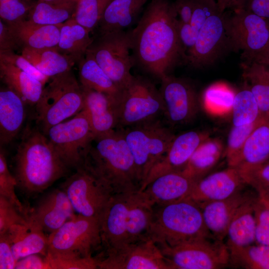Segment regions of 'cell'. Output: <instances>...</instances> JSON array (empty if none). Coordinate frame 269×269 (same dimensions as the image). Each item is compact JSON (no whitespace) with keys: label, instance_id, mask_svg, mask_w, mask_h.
<instances>
[{"label":"cell","instance_id":"cell-37","mask_svg":"<svg viewBox=\"0 0 269 269\" xmlns=\"http://www.w3.org/2000/svg\"><path fill=\"white\" fill-rule=\"evenodd\" d=\"M236 93L228 84L216 82L204 90L200 102L208 114L222 117L232 113Z\"/></svg>","mask_w":269,"mask_h":269},{"label":"cell","instance_id":"cell-24","mask_svg":"<svg viewBox=\"0 0 269 269\" xmlns=\"http://www.w3.org/2000/svg\"><path fill=\"white\" fill-rule=\"evenodd\" d=\"M61 24H42L27 19L7 25L17 46L41 49L57 47Z\"/></svg>","mask_w":269,"mask_h":269},{"label":"cell","instance_id":"cell-25","mask_svg":"<svg viewBox=\"0 0 269 269\" xmlns=\"http://www.w3.org/2000/svg\"><path fill=\"white\" fill-rule=\"evenodd\" d=\"M25 104L22 99L11 90L7 87L0 89V146L10 143L19 132L25 118Z\"/></svg>","mask_w":269,"mask_h":269},{"label":"cell","instance_id":"cell-12","mask_svg":"<svg viewBox=\"0 0 269 269\" xmlns=\"http://www.w3.org/2000/svg\"><path fill=\"white\" fill-rule=\"evenodd\" d=\"M45 135L67 167L75 169L84 162L90 143L95 137L85 109L72 119L51 127Z\"/></svg>","mask_w":269,"mask_h":269},{"label":"cell","instance_id":"cell-54","mask_svg":"<svg viewBox=\"0 0 269 269\" xmlns=\"http://www.w3.org/2000/svg\"><path fill=\"white\" fill-rule=\"evenodd\" d=\"M246 0H217L220 8L224 11L227 8H242Z\"/></svg>","mask_w":269,"mask_h":269},{"label":"cell","instance_id":"cell-7","mask_svg":"<svg viewBox=\"0 0 269 269\" xmlns=\"http://www.w3.org/2000/svg\"><path fill=\"white\" fill-rule=\"evenodd\" d=\"M225 14V25L230 44L242 52L245 62L269 65V20L244 8Z\"/></svg>","mask_w":269,"mask_h":269},{"label":"cell","instance_id":"cell-6","mask_svg":"<svg viewBox=\"0 0 269 269\" xmlns=\"http://www.w3.org/2000/svg\"><path fill=\"white\" fill-rule=\"evenodd\" d=\"M35 107L36 118L45 134L51 127L81 112L84 107V95L73 72L50 77Z\"/></svg>","mask_w":269,"mask_h":269},{"label":"cell","instance_id":"cell-21","mask_svg":"<svg viewBox=\"0 0 269 269\" xmlns=\"http://www.w3.org/2000/svg\"><path fill=\"white\" fill-rule=\"evenodd\" d=\"M197 181L182 171H172L158 176L141 192L153 206L164 204L188 198Z\"/></svg>","mask_w":269,"mask_h":269},{"label":"cell","instance_id":"cell-33","mask_svg":"<svg viewBox=\"0 0 269 269\" xmlns=\"http://www.w3.org/2000/svg\"><path fill=\"white\" fill-rule=\"evenodd\" d=\"M21 55L44 75L51 77L71 70L75 63L57 47L35 49L24 47Z\"/></svg>","mask_w":269,"mask_h":269},{"label":"cell","instance_id":"cell-28","mask_svg":"<svg viewBox=\"0 0 269 269\" xmlns=\"http://www.w3.org/2000/svg\"><path fill=\"white\" fill-rule=\"evenodd\" d=\"M269 160V118L251 134L241 150L228 166H253Z\"/></svg>","mask_w":269,"mask_h":269},{"label":"cell","instance_id":"cell-16","mask_svg":"<svg viewBox=\"0 0 269 269\" xmlns=\"http://www.w3.org/2000/svg\"><path fill=\"white\" fill-rule=\"evenodd\" d=\"M230 44L225 25L224 11L219 5L200 29L194 46L186 54L185 62L193 67L214 63Z\"/></svg>","mask_w":269,"mask_h":269},{"label":"cell","instance_id":"cell-15","mask_svg":"<svg viewBox=\"0 0 269 269\" xmlns=\"http://www.w3.org/2000/svg\"><path fill=\"white\" fill-rule=\"evenodd\" d=\"M96 258L98 269H170L160 248L148 236Z\"/></svg>","mask_w":269,"mask_h":269},{"label":"cell","instance_id":"cell-2","mask_svg":"<svg viewBox=\"0 0 269 269\" xmlns=\"http://www.w3.org/2000/svg\"><path fill=\"white\" fill-rule=\"evenodd\" d=\"M153 208L140 191L114 194L99 218L104 252L147 236Z\"/></svg>","mask_w":269,"mask_h":269},{"label":"cell","instance_id":"cell-34","mask_svg":"<svg viewBox=\"0 0 269 269\" xmlns=\"http://www.w3.org/2000/svg\"><path fill=\"white\" fill-rule=\"evenodd\" d=\"M242 66L245 86L254 95L261 116L269 118V65L244 62Z\"/></svg>","mask_w":269,"mask_h":269},{"label":"cell","instance_id":"cell-53","mask_svg":"<svg viewBox=\"0 0 269 269\" xmlns=\"http://www.w3.org/2000/svg\"><path fill=\"white\" fill-rule=\"evenodd\" d=\"M194 0H175L173 5L179 20L189 23L192 14Z\"/></svg>","mask_w":269,"mask_h":269},{"label":"cell","instance_id":"cell-45","mask_svg":"<svg viewBox=\"0 0 269 269\" xmlns=\"http://www.w3.org/2000/svg\"><path fill=\"white\" fill-rule=\"evenodd\" d=\"M17 182L8 168L5 153L0 146V195H1L14 204L19 211L25 217L27 214L24 207L18 198L15 188Z\"/></svg>","mask_w":269,"mask_h":269},{"label":"cell","instance_id":"cell-36","mask_svg":"<svg viewBox=\"0 0 269 269\" xmlns=\"http://www.w3.org/2000/svg\"><path fill=\"white\" fill-rule=\"evenodd\" d=\"M78 1L38 0L31 8L27 19L42 24H61L73 17Z\"/></svg>","mask_w":269,"mask_h":269},{"label":"cell","instance_id":"cell-10","mask_svg":"<svg viewBox=\"0 0 269 269\" xmlns=\"http://www.w3.org/2000/svg\"><path fill=\"white\" fill-rule=\"evenodd\" d=\"M60 188L76 214L98 219L114 195L109 186L84 162Z\"/></svg>","mask_w":269,"mask_h":269},{"label":"cell","instance_id":"cell-27","mask_svg":"<svg viewBox=\"0 0 269 269\" xmlns=\"http://www.w3.org/2000/svg\"><path fill=\"white\" fill-rule=\"evenodd\" d=\"M148 0H111L99 22V32L125 30L136 21Z\"/></svg>","mask_w":269,"mask_h":269},{"label":"cell","instance_id":"cell-8","mask_svg":"<svg viewBox=\"0 0 269 269\" xmlns=\"http://www.w3.org/2000/svg\"><path fill=\"white\" fill-rule=\"evenodd\" d=\"M122 131L141 187L152 168L166 153L175 135L155 119Z\"/></svg>","mask_w":269,"mask_h":269},{"label":"cell","instance_id":"cell-52","mask_svg":"<svg viewBox=\"0 0 269 269\" xmlns=\"http://www.w3.org/2000/svg\"><path fill=\"white\" fill-rule=\"evenodd\" d=\"M17 47L8 26L0 20V51H13Z\"/></svg>","mask_w":269,"mask_h":269},{"label":"cell","instance_id":"cell-55","mask_svg":"<svg viewBox=\"0 0 269 269\" xmlns=\"http://www.w3.org/2000/svg\"><path fill=\"white\" fill-rule=\"evenodd\" d=\"M45 1H56V0H43Z\"/></svg>","mask_w":269,"mask_h":269},{"label":"cell","instance_id":"cell-29","mask_svg":"<svg viewBox=\"0 0 269 269\" xmlns=\"http://www.w3.org/2000/svg\"><path fill=\"white\" fill-rule=\"evenodd\" d=\"M258 193L254 194L238 208L228 228V248L242 247L255 243L254 204Z\"/></svg>","mask_w":269,"mask_h":269},{"label":"cell","instance_id":"cell-35","mask_svg":"<svg viewBox=\"0 0 269 269\" xmlns=\"http://www.w3.org/2000/svg\"><path fill=\"white\" fill-rule=\"evenodd\" d=\"M224 150L220 139L209 137L195 150L182 171L197 180L201 179L216 165Z\"/></svg>","mask_w":269,"mask_h":269},{"label":"cell","instance_id":"cell-44","mask_svg":"<svg viewBox=\"0 0 269 269\" xmlns=\"http://www.w3.org/2000/svg\"><path fill=\"white\" fill-rule=\"evenodd\" d=\"M255 243L269 245V199L258 193L254 204Z\"/></svg>","mask_w":269,"mask_h":269},{"label":"cell","instance_id":"cell-47","mask_svg":"<svg viewBox=\"0 0 269 269\" xmlns=\"http://www.w3.org/2000/svg\"><path fill=\"white\" fill-rule=\"evenodd\" d=\"M26 223V217L16 206L7 198L0 195V235L5 233L13 225Z\"/></svg>","mask_w":269,"mask_h":269},{"label":"cell","instance_id":"cell-20","mask_svg":"<svg viewBox=\"0 0 269 269\" xmlns=\"http://www.w3.org/2000/svg\"><path fill=\"white\" fill-rule=\"evenodd\" d=\"M246 184L238 168L228 166L198 180L188 198L200 205L228 198Z\"/></svg>","mask_w":269,"mask_h":269},{"label":"cell","instance_id":"cell-32","mask_svg":"<svg viewBox=\"0 0 269 269\" xmlns=\"http://www.w3.org/2000/svg\"><path fill=\"white\" fill-rule=\"evenodd\" d=\"M81 86L106 94L118 102L122 90L109 77L92 55L87 52L78 63Z\"/></svg>","mask_w":269,"mask_h":269},{"label":"cell","instance_id":"cell-26","mask_svg":"<svg viewBox=\"0 0 269 269\" xmlns=\"http://www.w3.org/2000/svg\"><path fill=\"white\" fill-rule=\"evenodd\" d=\"M6 233L16 261L34 254L46 255L48 236L37 227L27 221L26 224L11 226Z\"/></svg>","mask_w":269,"mask_h":269},{"label":"cell","instance_id":"cell-18","mask_svg":"<svg viewBox=\"0 0 269 269\" xmlns=\"http://www.w3.org/2000/svg\"><path fill=\"white\" fill-rule=\"evenodd\" d=\"M76 215L66 194L59 188L41 197L28 211L26 218L28 223L49 235Z\"/></svg>","mask_w":269,"mask_h":269},{"label":"cell","instance_id":"cell-42","mask_svg":"<svg viewBox=\"0 0 269 269\" xmlns=\"http://www.w3.org/2000/svg\"><path fill=\"white\" fill-rule=\"evenodd\" d=\"M246 184L269 199V160L256 166L237 168Z\"/></svg>","mask_w":269,"mask_h":269},{"label":"cell","instance_id":"cell-31","mask_svg":"<svg viewBox=\"0 0 269 269\" xmlns=\"http://www.w3.org/2000/svg\"><path fill=\"white\" fill-rule=\"evenodd\" d=\"M90 33L73 18L69 19L61 24L58 50L78 63L93 40Z\"/></svg>","mask_w":269,"mask_h":269},{"label":"cell","instance_id":"cell-22","mask_svg":"<svg viewBox=\"0 0 269 269\" xmlns=\"http://www.w3.org/2000/svg\"><path fill=\"white\" fill-rule=\"evenodd\" d=\"M253 194L241 190L226 199L199 205L206 226L214 239L223 241L236 211Z\"/></svg>","mask_w":269,"mask_h":269},{"label":"cell","instance_id":"cell-41","mask_svg":"<svg viewBox=\"0 0 269 269\" xmlns=\"http://www.w3.org/2000/svg\"><path fill=\"white\" fill-rule=\"evenodd\" d=\"M50 269H98L96 258L85 257L74 253L47 251L46 255Z\"/></svg>","mask_w":269,"mask_h":269},{"label":"cell","instance_id":"cell-56","mask_svg":"<svg viewBox=\"0 0 269 269\" xmlns=\"http://www.w3.org/2000/svg\"><path fill=\"white\" fill-rule=\"evenodd\" d=\"M109 0L110 1L111 0Z\"/></svg>","mask_w":269,"mask_h":269},{"label":"cell","instance_id":"cell-5","mask_svg":"<svg viewBox=\"0 0 269 269\" xmlns=\"http://www.w3.org/2000/svg\"><path fill=\"white\" fill-rule=\"evenodd\" d=\"M147 236L160 248L213 239L199 206L189 198L154 205Z\"/></svg>","mask_w":269,"mask_h":269},{"label":"cell","instance_id":"cell-39","mask_svg":"<svg viewBox=\"0 0 269 269\" xmlns=\"http://www.w3.org/2000/svg\"><path fill=\"white\" fill-rule=\"evenodd\" d=\"M232 115L233 126L251 124L263 118L254 95L247 87L236 93Z\"/></svg>","mask_w":269,"mask_h":269},{"label":"cell","instance_id":"cell-9","mask_svg":"<svg viewBox=\"0 0 269 269\" xmlns=\"http://www.w3.org/2000/svg\"><path fill=\"white\" fill-rule=\"evenodd\" d=\"M131 30L99 32L87 50L122 90L133 79Z\"/></svg>","mask_w":269,"mask_h":269},{"label":"cell","instance_id":"cell-43","mask_svg":"<svg viewBox=\"0 0 269 269\" xmlns=\"http://www.w3.org/2000/svg\"><path fill=\"white\" fill-rule=\"evenodd\" d=\"M267 119L268 118H262L254 123L244 126H233L229 132L227 145L224 152L228 165L238 155L246 140L253 131Z\"/></svg>","mask_w":269,"mask_h":269},{"label":"cell","instance_id":"cell-11","mask_svg":"<svg viewBox=\"0 0 269 269\" xmlns=\"http://www.w3.org/2000/svg\"><path fill=\"white\" fill-rule=\"evenodd\" d=\"M117 108L119 127L127 128L154 120L164 111L159 90L149 80L134 76L123 90Z\"/></svg>","mask_w":269,"mask_h":269},{"label":"cell","instance_id":"cell-49","mask_svg":"<svg viewBox=\"0 0 269 269\" xmlns=\"http://www.w3.org/2000/svg\"><path fill=\"white\" fill-rule=\"evenodd\" d=\"M16 263L7 233L0 235V269H14Z\"/></svg>","mask_w":269,"mask_h":269},{"label":"cell","instance_id":"cell-14","mask_svg":"<svg viewBox=\"0 0 269 269\" xmlns=\"http://www.w3.org/2000/svg\"><path fill=\"white\" fill-rule=\"evenodd\" d=\"M48 240L47 251L93 257V252L102 247L99 219L76 214L49 234Z\"/></svg>","mask_w":269,"mask_h":269},{"label":"cell","instance_id":"cell-48","mask_svg":"<svg viewBox=\"0 0 269 269\" xmlns=\"http://www.w3.org/2000/svg\"><path fill=\"white\" fill-rule=\"evenodd\" d=\"M0 60L9 63L39 81L44 86L49 77L44 75L36 69L22 55L13 51H0Z\"/></svg>","mask_w":269,"mask_h":269},{"label":"cell","instance_id":"cell-57","mask_svg":"<svg viewBox=\"0 0 269 269\" xmlns=\"http://www.w3.org/2000/svg\"></svg>","mask_w":269,"mask_h":269},{"label":"cell","instance_id":"cell-13","mask_svg":"<svg viewBox=\"0 0 269 269\" xmlns=\"http://www.w3.org/2000/svg\"><path fill=\"white\" fill-rule=\"evenodd\" d=\"M170 269H220L229 266V252L222 241L197 240L160 248Z\"/></svg>","mask_w":269,"mask_h":269},{"label":"cell","instance_id":"cell-51","mask_svg":"<svg viewBox=\"0 0 269 269\" xmlns=\"http://www.w3.org/2000/svg\"><path fill=\"white\" fill-rule=\"evenodd\" d=\"M242 8L269 20V0H246Z\"/></svg>","mask_w":269,"mask_h":269},{"label":"cell","instance_id":"cell-3","mask_svg":"<svg viewBox=\"0 0 269 269\" xmlns=\"http://www.w3.org/2000/svg\"><path fill=\"white\" fill-rule=\"evenodd\" d=\"M17 186L26 195L40 193L66 173L68 167L47 137L37 129H26L14 156Z\"/></svg>","mask_w":269,"mask_h":269},{"label":"cell","instance_id":"cell-30","mask_svg":"<svg viewBox=\"0 0 269 269\" xmlns=\"http://www.w3.org/2000/svg\"><path fill=\"white\" fill-rule=\"evenodd\" d=\"M0 78L7 87L29 105H36L41 95L43 85L38 80L14 65L0 60Z\"/></svg>","mask_w":269,"mask_h":269},{"label":"cell","instance_id":"cell-23","mask_svg":"<svg viewBox=\"0 0 269 269\" xmlns=\"http://www.w3.org/2000/svg\"><path fill=\"white\" fill-rule=\"evenodd\" d=\"M81 86L84 109L88 114L95 136L115 130L119 127L117 101L106 94Z\"/></svg>","mask_w":269,"mask_h":269},{"label":"cell","instance_id":"cell-4","mask_svg":"<svg viewBox=\"0 0 269 269\" xmlns=\"http://www.w3.org/2000/svg\"><path fill=\"white\" fill-rule=\"evenodd\" d=\"M84 162L111 188L114 194L139 191L134 160L122 130L96 136Z\"/></svg>","mask_w":269,"mask_h":269},{"label":"cell","instance_id":"cell-17","mask_svg":"<svg viewBox=\"0 0 269 269\" xmlns=\"http://www.w3.org/2000/svg\"><path fill=\"white\" fill-rule=\"evenodd\" d=\"M160 80L159 90L169 122L173 125L190 122L196 116L200 103L194 87L185 80L170 75Z\"/></svg>","mask_w":269,"mask_h":269},{"label":"cell","instance_id":"cell-1","mask_svg":"<svg viewBox=\"0 0 269 269\" xmlns=\"http://www.w3.org/2000/svg\"><path fill=\"white\" fill-rule=\"evenodd\" d=\"M177 14L168 0H151L131 30V55L135 64L161 79L186 54L177 26Z\"/></svg>","mask_w":269,"mask_h":269},{"label":"cell","instance_id":"cell-40","mask_svg":"<svg viewBox=\"0 0 269 269\" xmlns=\"http://www.w3.org/2000/svg\"><path fill=\"white\" fill-rule=\"evenodd\" d=\"M108 0H79L73 18L90 32L98 28Z\"/></svg>","mask_w":269,"mask_h":269},{"label":"cell","instance_id":"cell-46","mask_svg":"<svg viewBox=\"0 0 269 269\" xmlns=\"http://www.w3.org/2000/svg\"><path fill=\"white\" fill-rule=\"evenodd\" d=\"M33 4L30 0H0V19L6 24L27 19Z\"/></svg>","mask_w":269,"mask_h":269},{"label":"cell","instance_id":"cell-38","mask_svg":"<svg viewBox=\"0 0 269 269\" xmlns=\"http://www.w3.org/2000/svg\"><path fill=\"white\" fill-rule=\"evenodd\" d=\"M229 266L234 268L269 269V245L256 243L229 248Z\"/></svg>","mask_w":269,"mask_h":269},{"label":"cell","instance_id":"cell-19","mask_svg":"<svg viewBox=\"0 0 269 269\" xmlns=\"http://www.w3.org/2000/svg\"><path fill=\"white\" fill-rule=\"evenodd\" d=\"M209 137L208 133L199 131H190L175 135L166 153L152 168L139 191L143 190L160 175L182 171L199 146Z\"/></svg>","mask_w":269,"mask_h":269},{"label":"cell","instance_id":"cell-50","mask_svg":"<svg viewBox=\"0 0 269 269\" xmlns=\"http://www.w3.org/2000/svg\"><path fill=\"white\" fill-rule=\"evenodd\" d=\"M14 269H50L46 256L34 254L16 261Z\"/></svg>","mask_w":269,"mask_h":269}]
</instances>
